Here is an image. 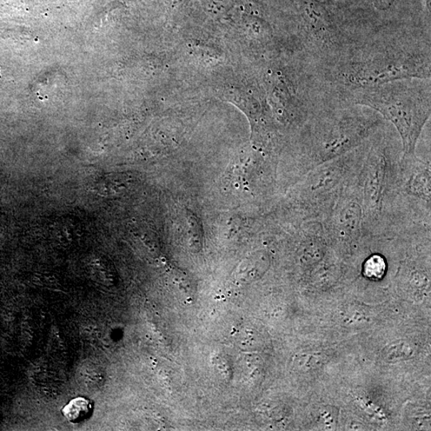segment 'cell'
<instances>
[{
  "mask_svg": "<svg viewBox=\"0 0 431 431\" xmlns=\"http://www.w3.org/2000/svg\"><path fill=\"white\" fill-rule=\"evenodd\" d=\"M315 71L331 98L344 103L355 91L370 86L407 78H430V32H402L371 38L341 61Z\"/></svg>",
  "mask_w": 431,
  "mask_h": 431,
  "instance_id": "cell-1",
  "label": "cell"
},
{
  "mask_svg": "<svg viewBox=\"0 0 431 431\" xmlns=\"http://www.w3.org/2000/svg\"><path fill=\"white\" fill-rule=\"evenodd\" d=\"M383 117L364 105L331 103L317 110L286 142L287 183L365 143L382 125Z\"/></svg>",
  "mask_w": 431,
  "mask_h": 431,
  "instance_id": "cell-2",
  "label": "cell"
},
{
  "mask_svg": "<svg viewBox=\"0 0 431 431\" xmlns=\"http://www.w3.org/2000/svg\"><path fill=\"white\" fill-rule=\"evenodd\" d=\"M402 155L400 136L388 122L368 139L359 172L364 236H394Z\"/></svg>",
  "mask_w": 431,
  "mask_h": 431,
  "instance_id": "cell-3",
  "label": "cell"
},
{
  "mask_svg": "<svg viewBox=\"0 0 431 431\" xmlns=\"http://www.w3.org/2000/svg\"><path fill=\"white\" fill-rule=\"evenodd\" d=\"M346 103L379 113L399 135L403 155H414L431 115V81L407 78L370 86L353 93Z\"/></svg>",
  "mask_w": 431,
  "mask_h": 431,
  "instance_id": "cell-4",
  "label": "cell"
},
{
  "mask_svg": "<svg viewBox=\"0 0 431 431\" xmlns=\"http://www.w3.org/2000/svg\"><path fill=\"white\" fill-rule=\"evenodd\" d=\"M368 141L348 154L311 170L295 184L289 201L291 224L323 221L345 187L360 170Z\"/></svg>",
  "mask_w": 431,
  "mask_h": 431,
  "instance_id": "cell-5",
  "label": "cell"
},
{
  "mask_svg": "<svg viewBox=\"0 0 431 431\" xmlns=\"http://www.w3.org/2000/svg\"><path fill=\"white\" fill-rule=\"evenodd\" d=\"M431 225L430 157L402 155L398 178L395 230Z\"/></svg>",
  "mask_w": 431,
  "mask_h": 431,
  "instance_id": "cell-6",
  "label": "cell"
},
{
  "mask_svg": "<svg viewBox=\"0 0 431 431\" xmlns=\"http://www.w3.org/2000/svg\"><path fill=\"white\" fill-rule=\"evenodd\" d=\"M359 172L321 222L331 246L337 254H354L364 237Z\"/></svg>",
  "mask_w": 431,
  "mask_h": 431,
  "instance_id": "cell-7",
  "label": "cell"
},
{
  "mask_svg": "<svg viewBox=\"0 0 431 431\" xmlns=\"http://www.w3.org/2000/svg\"><path fill=\"white\" fill-rule=\"evenodd\" d=\"M94 410V403L88 398L79 396L66 403L62 414L66 420L72 423L82 422L88 419Z\"/></svg>",
  "mask_w": 431,
  "mask_h": 431,
  "instance_id": "cell-8",
  "label": "cell"
},
{
  "mask_svg": "<svg viewBox=\"0 0 431 431\" xmlns=\"http://www.w3.org/2000/svg\"><path fill=\"white\" fill-rule=\"evenodd\" d=\"M417 348L414 343L406 341L391 343L382 350L381 356L384 362L397 363L414 359Z\"/></svg>",
  "mask_w": 431,
  "mask_h": 431,
  "instance_id": "cell-9",
  "label": "cell"
},
{
  "mask_svg": "<svg viewBox=\"0 0 431 431\" xmlns=\"http://www.w3.org/2000/svg\"><path fill=\"white\" fill-rule=\"evenodd\" d=\"M355 402L358 407H360L371 420H374L381 425H386L388 422V416L383 409L373 401L368 400L367 398L360 395L355 396Z\"/></svg>",
  "mask_w": 431,
  "mask_h": 431,
  "instance_id": "cell-10",
  "label": "cell"
},
{
  "mask_svg": "<svg viewBox=\"0 0 431 431\" xmlns=\"http://www.w3.org/2000/svg\"><path fill=\"white\" fill-rule=\"evenodd\" d=\"M323 360V356L318 353L299 354L295 357L294 365L301 370L309 371L319 368Z\"/></svg>",
  "mask_w": 431,
  "mask_h": 431,
  "instance_id": "cell-11",
  "label": "cell"
},
{
  "mask_svg": "<svg viewBox=\"0 0 431 431\" xmlns=\"http://www.w3.org/2000/svg\"><path fill=\"white\" fill-rule=\"evenodd\" d=\"M321 415L325 425L329 426L330 427H333V423L335 422L333 416L331 417V414L329 412H326V411H324V412L322 413Z\"/></svg>",
  "mask_w": 431,
  "mask_h": 431,
  "instance_id": "cell-12",
  "label": "cell"
}]
</instances>
